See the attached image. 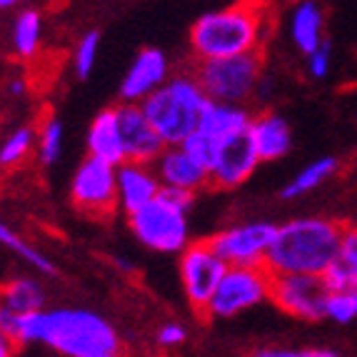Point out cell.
<instances>
[{
    "mask_svg": "<svg viewBox=\"0 0 357 357\" xmlns=\"http://www.w3.org/2000/svg\"><path fill=\"white\" fill-rule=\"evenodd\" d=\"M250 357H300V352L287 350V347H257L250 352Z\"/></svg>",
    "mask_w": 357,
    "mask_h": 357,
    "instance_id": "34",
    "label": "cell"
},
{
    "mask_svg": "<svg viewBox=\"0 0 357 357\" xmlns=\"http://www.w3.org/2000/svg\"><path fill=\"white\" fill-rule=\"evenodd\" d=\"M170 75H173V68H170L165 50H137L130 68L123 75V83H120V100L130 102V105H143L155 90H160L170 80Z\"/></svg>",
    "mask_w": 357,
    "mask_h": 357,
    "instance_id": "13",
    "label": "cell"
},
{
    "mask_svg": "<svg viewBox=\"0 0 357 357\" xmlns=\"http://www.w3.org/2000/svg\"><path fill=\"white\" fill-rule=\"evenodd\" d=\"M183 148L188 150V153L195 158L197 162H203L205 167L210 170V162H213V158H215V150H218V143H213L210 137H205L203 132H192L188 140L183 143Z\"/></svg>",
    "mask_w": 357,
    "mask_h": 357,
    "instance_id": "30",
    "label": "cell"
},
{
    "mask_svg": "<svg viewBox=\"0 0 357 357\" xmlns=\"http://www.w3.org/2000/svg\"><path fill=\"white\" fill-rule=\"evenodd\" d=\"M6 90H8V96H13V98L25 96V90H28V80H25V75L10 77V80H8V85H6Z\"/></svg>",
    "mask_w": 357,
    "mask_h": 357,
    "instance_id": "35",
    "label": "cell"
},
{
    "mask_svg": "<svg viewBox=\"0 0 357 357\" xmlns=\"http://www.w3.org/2000/svg\"><path fill=\"white\" fill-rule=\"evenodd\" d=\"M322 282H325V287H328L330 295H335V292H345V290H352V287H357L352 270L347 268V265H342L340 260L335 262V265L328 270V273L322 275Z\"/></svg>",
    "mask_w": 357,
    "mask_h": 357,
    "instance_id": "29",
    "label": "cell"
},
{
    "mask_svg": "<svg viewBox=\"0 0 357 357\" xmlns=\"http://www.w3.org/2000/svg\"><path fill=\"white\" fill-rule=\"evenodd\" d=\"M278 225L240 222L210 235L208 243L227 268H265Z\"/></svg>",
    "mask_w": 357,
    "mask_h": 357,
    "instance_id": "8",
    "label": "cell"
},
{
    "mask_svg": "<svg viewBox=\"0 0 357 357\" xmlns=\"http://www.w3.org/2000/svg\"><path fill=\"white\" fill-rule=\"evenodd\" d=\"M160 190L162 185L153 165H143V162L118 165V208L126 215L143 210L160 195Z\"/></svg>",
    "mask_w": 357,
    "mask_h": 357,
    "instance_id": "16",
    "label": "cell"
},
{
    "mask_svg": "<svg viewBox=\"0 0 357 357\" xmlns=\"http://www.w3.org/2000/svg\"><path fill=\"white\" fill-rule=\"evenodd\" d=\"M325 317L337 322V325H350V322H355L357 320V287L330 295Z\"/></svg>",
    "mask_w": 357,
    "mask_h": 357,
    "instance_id": "28",
    "label": "cell"
},
{
    "mask_svg": "<svg viewBox=\"0 0 357 357\" xmlns=\"http://www.w3.org/2000/svg\"><path fill=\"white\" fill-rule=\"evenodd\" d=\"M13 352H15V342L10 340L6 325L0 320V357H13Z\"/></svg>",
    "mask_w": 357,
    "mask_h": 357,
    "instance_id": "36",
    "label": "cell"
},
{
    "mask_svg": "<svg viewBox=\"0 0 357 357\" xmlns=\"http://www.w3.org/2000/svg\"><path fill=\"white\" fill-rule=\"evenodd\" d=\"M10 8H18L15 0H0V10H10Z\"/></svg>",
    "mask_w": 357,
    "mask_h": 357,
    "instance_id": "38",
    "label": "cell"
},
{
    "mask_svg": "<svg viewBox=\"0 0 357 357\" xmlns=\"http://www.w3.org/2000/svg\"><path fill=\"white\" fill-rule=\"evenodd\" d=\"M300 357H342L335 350H322V347H312V350H303Z\"/></svg>",
    "mask_w": 357,
    "mask_h": 357,
    "instance_id": "37",
    "label": "cell"
},
{
    "mask_svg": "<svg viewBox=\"0 0 357 357\" xmlns=\"http://www.w3.org/2000/svg\"><path fill=\"white\" fill-rule=\"evenodd\" d=\"M340 262L352 270V275H355V282H357V227H345V232H342Z\"/></svg>",
    "mask_w": 357,
    "mask_h": 357,
    "instance_id": "33",
    "label": "cell"
},
{
    "mask_svg": "<svg viewBox=\"0 0 357 357\" xmlns=\"http://www.w3.org/2000/svg\"><path fill=\"white\" fill-rule=\"evenodd\" d=\"M287 36L292 45L307 58L325 45V10L317 3H298L287 18Z\"/></svg>",
    "mask_w": 357,
    "mask_h": 357,
    "instance_id": "19",
    "label": "cell"
},
{
    "mask_svg": "<svg viewBox=\"0 0 357 357\" xmlns=\"http://www.w3.org/2000/svg\"><path fill=\"white\" fill-rule=\"evenodd\" d=\"M257 167H260V158L252 148L250 135L248 132L232 135L215 150V158L210 162V188L235 190L257 173Z\"/></svg>",
    "mask_w": 357,
    "mask_h": 357,
    "instance_id": "12",
    "label": "cell"
},
{
    "mask_svg": "<svg viewBox=\"0 0 357 357\" xmlns=\"http://www.w3.org/2000/svg\"><path fill=\"white\" fill-rule=\"evenodd\" d=\"M340 173V160L333 158V155H325V158H317L315 162L305 165L300 173L292 175L290 183L282 188V197L285 200H292V197H303L307 192L317 190L320 185H325L330 178Z\"/></svg>",
    "mask_w": 357,
    "mask_h": 357,
    "instance_id": "23",
    "label": "cell"
},
{
    "mask_svg": "<svg viewBox=\"0 0 357 357\" xmlns=\"http://www.w3.org/2000/svg\"><path fill=\"white\" fill-rule=\"evenodd\" d=\"M88 155L102 160L107 165H123L126 162V150H123V135H120V118L118 107H105L93 118L85 135Z\"/></svg>",
    "mask_w": 357,
    "mask_h": 357,
    "instance_id": "18",
    "label": "cell"
},
{
    "mask_svg": "<svg viewBox=\"0 0 357 357\" xmlns=\"http://www.w3.org/2000/svg\"><path fill=\"white\" fill-rule=\"evenodd\" d=\"M328 298L330 292L322 278L312 275H278L270 287V300L275 307L305 322L325 320Z\"/></svg>",
    "mask_w": 357,
    "mask_h": 357,
    "instance_id": "11",
    "label": "cell"
},
{
    "mask_svg": "<svg viewBox=\"0 0 357 357\" xmlns=\"http://www.w3.org/2000/svg\"><path fill=\"white\" fill-rule=\"evenodd\" d=\"M0 245H3V248H8L10 252H15V255H18L25 265H30V268L38 270V273L55 275V262L50 260V257L45 255L43 250L33 248V245H30L18 230H13V227L8 225V222H3V220H0Z\"/></svg>",
    "mask_w": 357,
    "mask_h": 357,
    "instance_id": "24",
    "label": "cell"
},
{
    "mask_svg": "<svg viewBox=\"0 0 357 357\" xmlns=\"http://www.w3.org/2000/svg\"><path fill=\"white\" fill-rule=\"evenodd\" d=\"M153 167L165 190L188 192L195 197L200 190L210 188V170L203 162H197L183 145L165 148L160 158L153 162Z\"/></svg>",
    "mask_w": 357,
    "mask_h": 357,
    "instance_id": "15",
    "label": "cell"
},
{
    "mask_svg": "<svg viewBox=\"0 0 357 357\" xmlns=\"http://www.w3.org/2000/svg\"><path fill=\"white\" fill-rule=\"evenodd\" d=\"M195 197L188 192L165 190L143 210L128 215V225L137 243L162 255H183L190 240V208Z\"/></svg>",
    "mask_w": 357,
    "mask_h": 357,
    "instance_id": "5",
    "label": "cell"
},
{
    "mask_svg": "<svg viewBox=\"0 0 357 357\" xmlns=\"http://www.w3.org/2000/svg\"><path fill=\"white\" fill-rule=\"evenodd\" d=\"M36 130H38V143H36L38 160L45 162V165L58 162L60 155H63V145H66V126H63V120L58 115H45Z\"/></svg>",
    "mask_w": 357,
    "mask_h": 357,
    "instance_id": "26",
    "label": "cell"
},
{
    "mask_svg": "<svg viewBox=\"0 0 357 357\" xmlns=\"http://www.w3.org/2000/svg\"><path fill=\"white\" fill-rule=\"evenodd\" d=\"M70 197L77 210L107 218L118 210V167L85 155L70 180Z\"/></svg>",
    "mask_w": 357,
    "mask_h": 357,
    "instance_id": "9",
    "label": "cell"
},
{
    "mask_svg": "<svg viewBox=\"0 0 357 357\" xmlns=\"http://www.w3.org/2000/svg\"><path fill=\"white\" fill-rule=\"evenodd\" d=\"M185 340H188V330H185L183 322H165L155 333V342L162 350H175L178 345H183Z\"/></svg>",
    "mask_w": 357,
    "mask_h": 357,
    "instance_id": "31",
    "label": "cell"
},
{
    "mask_svg": "<svg viewBox=\"0 0 357 357\" xmlns=\"http://www.w3.org/2000/svg\"><path fill=\"white\" fill-rule=\"evenodd\" d=\"M273 15L260 3H235L203 13L190 28L192 63L262 53Z\"/></svg>",
    "mask_w": 357,
    "mask_h": 357,
    "instance_id": "2",
    "label": "cell"
},
{
    "mask_svg": "<svg viewBox=\"0 0 357 357\" xmlns=\"http://www.w3.org/2000/svg\"><path fill=\"white\" fill-rule=\"evenodd\" d=\"M18 345H48L60 357H123V337L93 310L53 307L25 317H0Z\"/></svg>",
    "mask_w": 357,
    "mask_h": 357,
    "instance_id": "1",
    "label": "cell"
},
{
    "mask_svg": "<svg viewBox=\"0 0 357 357\" xmlns=\"http://www.w3.org/2000/svg\"><path fill=\"white\" fill-rule=\"evenodd\" d=\"M38 143V130L33 126H18L0 143V167L13 170L28 160Z\"/></svg>",
    "mask_w": 357,
    "mask_h": 357,
    "instance_id": "25",
    "label": "cell"
},
{
    "mask_svg": "<svg viewBox=\"0 0 357 357\" xmlns=\"http://www.w3.org/2000/svg\"><path fill=\"white\" fill-rule=\"evenodd\" d=\"M118 118H120V135H123V150H126V162H143L153 165L167 148L162 137L158 135L150 120L145 118L143 107L130 105V102H120Z\"/></svg>",
    "mask_w": 357,
    "mask_h": 357,
    "instance_id": "14",
    "label": "cell"
},
{
    "mask_svg": "<svg viewBox=\"0 0 357 357\" xmlns=\"http://www.w3.org/2000/svg\"><path fill=\"white\" fill-rule=\"evenodd\" d=\"M225 273L227 265L218 257L208 240L188 245V250L180 255V282H183L185 298L192 305V310L203 315Z\"/></svg>",
    "mask_w": 357,
    "mask_h": 357,
    "instance_id": "10",
    "label": "cell"
},
{
    "mask_svg": "<svg viewBox=\"0 0 357 357\" xmlns=\"http://www.w3.org/2000/svg\"><path fill=\"white\" fill-rule=\"evenodd\" d=\"M98 53H100V33L98 30H88V33L77 38L70 55V66L75 77H80V80L90 77V73H93V68L98 63Z\"/></svg>",
    "mask_w": 357,
    "mask_h": 357,
    "instance_id": "27",
    "label": "cell"
},
{
    "mask_svg": "<svg viewBox=\"0 0 357 357\" xmlns=\"http://www.w3.org/2000/svg\"><path fill=\"white\" fill-rule=\"evenodd\" d=\"M250 143L255 148L260 162H273L280 160L290 153L292 148V130L287 126V120L275 110H262L255 113L248 128Z\"/></svg>",
    "mask_w": 357,
    "mask_h": 357,
    "instance_id": "17",
    "label": "cell"
},
{
    "mask_svg": "<svg viewBox=\"0 0 357 357\" xmlns=\"http://www.w3.org/2000/svg\"><path fill=\"white\" fill-rule=\"evenodd\" d=\"M45 310V287L38 278H10L0 285V317H25Z\"/></svg>",
    "mask_w": 357,
    "mask_h": 357,
    "instance_id": "20",
    "label": "cell"
},
{
    "mask_svg": "<svg viewBox=\"0 0 357 357\" xmlns=\"http://www.w3.org/2000/svg\"><path fill=\"white\" fill-rule=\"evenodd\" d=\"M252 110L245 105H227V102H208L197 132H203L205 137H210L213 143L220 145L222 140L240 132H248L252 120Z\"/></svg>",
    "mask_w": 357,
    "mask_h": 357,
    "instance_id": "21",
    "label": "cell"
},
{
    "mask_svg": "<svg viewBox=\"0 0 357 357\" xmlns=\"http://www.w3.org/2000/svg\"><path fill=\"white\" fill-rule=\"evenodd\" d=\"M273 275L265 268H227L203 315L210 320H230L245 310L270 300Z\"/></svg>",
    "mask_w": 357,
    "mask_h": 357,
    "instance_id": "7",
    "label": "cell"
},
{
    "mask_svg": "<svg viewBox=\"0 0 357 357\" xmlns=\"http://www.w3.org/2000/svg\"><path fill=\"white\" fill-rule=\"evenodd\" d=\"M45 38V15L38 8H20L10 25V50L23 63L40 58Z\"/></svg>",
    "mask_w": 357,
    "mask_h": 357,
    "instance_id": "22",
    "label": "cell"
},
{
    "mask_svg": "<svg viewBox=\"0 0 357 357\" xmlns=\"http://www.w3.org/2000/svg\"><path fill=\"white\" fill-rule=\"evenodd\" d=\"M345 227L330 218H295L275 230L273 248L268 252V270L278 275H312L322 278L340 260Z\"/></svg>",
    "mask_w": 357,
    "mask_h": 357,
    "instance_id": "3",
    "label": "cell"
},
{
    "mask_svg": "<svg viewBox=\"0 0 357 357\" xmlns=\"http://www.w3.org/2000/svg\"><path fill=\"white\" fill-rule=\"evenodd\" d=\"M208 102L205 90L192 75V68H188V70L173 73L170 80L160 90H155L140 107L150 120V126L162 137V143L173 148V145H183L197 130Z\"/></svg>",
    "mask_w": 357,
    "mask_h": 357,
    "instance_id": "4",
    "label": "cell"
},
{
    "mask_svg": "<svg viewBox=\"0 0 357 357\" xmlns=\"http://www.w3.org/2000/svg\"><path fill=\"white\" fill-rule=\"evenodd\" d=\"M305 63H307L310 77L325 80V77L330 75V68H333V50H330L328 43H325L322 48H317L315 53H310L307 58H305Z\"/></svg>",
    "mask_w": 357,
    "mask_h": 357,
    "instance_id": "32",
    "label": "cell"
},
{
    "mask_svg": "<svg viewBox=\"0 0 357 357\" xmlns=\"http://www.w3.org/2000/svg\"><path fill=\"white\" fill-rule=\"evenodd\" d=\"M262 68H265L262 53H250L238 58L192 63V75L197 77L210 102L248 107L262 80Z\"/></svg>",
    "mask_w": 357,
    "mask_h": 357,
    "instance_id": "6",
    "label": "cell"
}]
</instances>
